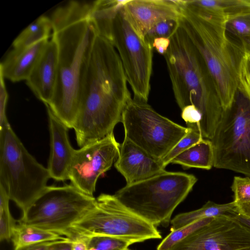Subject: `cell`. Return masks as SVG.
<instances>
[{"instance_id": "18", "label": "cell", "mask_w": 250, "mask_h": 250, "mask_svg": "<svg viewBox=\"0 0 250 250\" xmlns=\"http://www.w3.org/2000/svg\"><path fill=\"white\" fill-rule=\"evenodd\" d=\"M42 40L32 45L13 48L0 64V72L13 82L26 80L48 42Z\"/></svg>"}, {"instance_id": "3", "label": "cell", "mask_w": 250, "mask_h": 250, "mask_svg": "<svg viewBox=\"0 0 250 250\" xmlns=\"http://www.w3.org/2000/svg\"><path fill=\"white\" fill-rule=\"evenodd\" d=\"M226 21L183 7L179 19L205 63L224 110L231 106L238 91V67L243 51L228 37Z\"/></svg>"}, {"instance_id": "35", "label": "cell", "mask_w": 250, "mask_h": 250, "mask_svg": "<svg viewBox=\"0 0 250 250\" xmlns=\"http://www.w3.org/2000/svg\"><path fill=\"white\" fill-rule=\"evenodd\" d=\"M88 237L75 236L72 239V250H87Z\"/></svg>"}, {"instance_id": "39", "label": "cell", "mask_w": 250, "mask_h": 250, "mask_svg": "<svg viewBox=\"0 0 250 250\" xmlns=\"http://www.w3.org/2000/svg\"><path fill=\"white\" fill-rule=\"evenodd\" d=\"M125 250H131V249H129L127 248V249H125Z\"/></svg>"}, {"instance_id": "2", "label": "cell", "mask_w": 250, "mask_h": 250, "mask_svg": "<svg viewBox=\"0 0 250 250\" xmlns=\"http://www.w3.org/2000/svg\"><path fill=\"white\" fill-rule=\"evenodd\" d=\"M164 57L177 104L181 110L189 105L198 109L202 115L198 129L211 140L224 109L202 57L180 24Z\"/></svg>"}, {"instance_id": "16", "label": "cell", "mask_w": 250, "mask_h": 250, "mask_svg": "<svg viewBox=\"0 0 250 250\" xmlns=\"http://www.w3.org/2000/svg\"><path fill=\"white\" fill-rule=\"evenodd\" d=\"M45 106L50 137V151L47 168L51 178L63 181L69 179V171L75 149L69 141V128L47 105Z\"/></svg>"}, {"instance_id": "20", "label": "cell", "mask_w": 250, "mask_h": 250, "mask_svg": "<svg viewBox=\"0 0 250 250\" xmlns=\"http://www.w3.org/2000/svg\"><path fill=\"white\" fill-rule=\"evenodd\" d=\"M239 214L233 201L219 204L208 201L201 208L176 215L170 221L171 230H175L196 221L218 216L232 218Z\"/></svg>"}, {"instance_id": "9", "label": "cell", "mask_w": 250, "mask_h": 250, "mask_svg": "<svg viewBox=\"0 0 250 250\" xmlns=\"http://www.w3.org/2000/svg\"><path fill=\"white\" fill-rule=\"evenodd\" d=\"M125 138L161 160L188 133V128L157 113L146 102L131 98L123 110Z\"/></svg>"}, {"instance_id": "7", "label": "cell", "mask_w": 250, "mask_h": 250, "mask_svg": "<svg viewBox=\"0 0 250 250\" xmlns=\"http://www.w3.org/2000/svg\"><path fill=\"white\" fill-rule=\"evenodd\" d=\"M69 232L73 238L107 235L132 244L162 238L156 227L126 208L114 195L105 193L96 198L93 207L72 225Z\"/></svg>"}, {"instance_id": "36", "label": "cell", "mask_w": 250, "mask_h": 250, "mask_svg": "<svg viewBox=\"0 0 250 250\" xmlns=\"http://www.w3.org/2000/svg\"><path fill=\"white\" fill-rule=\"evenodd\" d=\"M60 240L39 243L24 247L20 250H49L57 242Z\"/></svg>"}, {"instance_id": "10", "label": "cell", "mask_w": 250, "mask_h": 250, "mask_svg": "<svg viewBox=\"0 0 250 250\" xmlns=\"http://www.w3.org/2000/svg\"><path fill=\"white\" fill-rule=\"evenodd\" d=\"M123 8L99 30V35L116 49L134 98L147 102L150 90L153 47L137 34L126 20Z\"/></svg>"}, {"instance_id": "12", "label": "cell", "mask_w": 250, "mask_h": 250, "mask_svg": "<svg viewBox=\"0 0 250 250\" xmlns=\"http://www.w3.org/2000/svg\"><path fill=\"white\" fill-rule=\"evenodd\" d=\"M120 146L112 133L75 149L68 174L71 184L84 193L93 196L99 177L117 159Z\"/></svg>"}, {"instance_id": "8", "label": "cell", "mask_w": 250, "mask_h": 250, "mask_svg": "<svg viewBox=\"0 0 250 250\" xmlns=\"http://www.w3.org/2000/svg\"><path fill=\"white\" fill-rule=\"evenodd\" d=\"M96 198L82 192L73 185L47 186L22 214L19 223L72 237L73 224L94 205Z\"/></svg>"}, {"instance_id": "29", "label": "cell", "mask_w": 250, "mask_h": 250, "mask_svg": "<svg viewBox=\"0 0 250 250\" xmlns=\"http://www.w3.org/2000/svg\"><path fill=\"white\" fill-rule=\"evenodd\" d=\"M87 250H125L132 245L125 240L107 235L88 237Z\"/></svg>"}, {"instance_id": "23", "label": "cell", "mask_w": 250, "mask_h": 250, "mask_svg": "<svg viewBox=\"0 0 250 250\" xmlns=\"http://www.w3.org/2000/svg\"><path fill=\"white\" fill-rule=\"evenodd\" d=\"M52 28L50 18L42 15L18 36L13 42V47H25L48 39Z\"/></svg>"}, {"instance_id": "19", "label": "cell", "mask_w": 250, "mask_h": 250, "mask_svg": "<svg viewBox=\"0 0 250 250\" xmlns=\"http://www.w3.org/2000/svg\"><path fill=\"white\" fill-rule=\"evenodd\" d=\"M182 7L190 12L228 19L250 12V0H182Z\"/></svg>"}, {"instance_id": "30", "label": "cell", "mask_w": 250, "mask_h": 250, "mask_svg": "<svg viewBox=\"0 0 250 250\" xmlns=\"http://www.w3.org/2000/svg\"><path fill=\"white\" fill-rule=\"evenodd\" d=\"M179 26V19H168L154 25L148 32L145 40L151 45L154 39L160 38L170 39Z\"/></svg>"}, {"instance_id": "5", "label": "cell", "mask_w": 250, "mask_h": 250, "mask_svg": "<svg viewBox=\"0 0 250 250\" xmlns=\"http://www.w3.org/2000/svg\"><path fill=\"white\" fill-rule=\"evenodd\" d=\"M197 181L193 174L165 171L117 190L114 195L124 206L156 228L167 227L178 206Z\"/></svg>"}, {"instance_id": "22", "label": "cell", "mask_w": 250, "mask_h": 250, "mask_svg": "<svg viewBox=\"0 0 250 250\" xmlns=\"http://www.w3.org/2000/svg\"><path fill=\"white\" fill-rule=\"evenodd\" d=\"M11 239L14 250H20L26 246L43 242L72 240L66 234L43 229L18 222Z\"/></svg>"}, {"instance_id": "27", "label": "cell", "mask_w": 250, "mask_h": 250, "mask_svg": "<svg viewBox=\"0 0 250 250\" xmlns=\"http://www.w3.org/2000/svg\"><path fill=\"white\" fill-rule=\"evenodd\" d=\"M10 199L3 188L0 186V241L12 239L17 226L9 208Z\"/></svg>"}, {"instance_id": "11", "label": "cell", "mask_w": 250, "mask_h": 250, "mask_svg": "<svg viewBox=\"0 0 250 250\" xmlns=\"http://www.w3.org/2000/svg\"><path fill=\"white\" fill-rule=\"evenodd\" d=\"M210 141L214 167L250 177V99L237 91L231 106L224 110Z\"/></svg>"}, {"instance_id": "21", "label": "cell", "mask_w": 250, "mask_h": 250, "mask_svg": "<svg viewBox=\"0 0 250 250\" xmlns=\"http://www.w3.org/2000/svg\"><path fill=\"white\" fill-rule=\"evenodd\" d=\"M214 149L210 140L203 139L179 154L171 162L184 168L191 167L209 170L213 167Z\"/></svg>"}, {"instance_id": "31", "label": "cell", "mask_w": 250, "mask_h": 250, "mask_svg": "<svg viewBox=\"0 0 250 250\" xmlns=\"http://www.w3.org/2000/svg\"><path fill=\"white\" fill-rule=\"evenodd\" d=\"M238 91L250 99V54L244 50L238 71Z\"/></svg>"}, {"instance_id": "25", "label": "cell", "mask_w": 250, "mask_h": 250, "mask_svg": "<svg viewBox=\"0 0 250 250\" xmlns=\"http://www.w3.org/2000/svg\"><path fill=\"white\" fill-rule=\"evenodd\" d=\"M231 188L238 214L250 218V177L235 176Z\"/></svg>"}, {"instance_id": "37", "label": "cell", "mask_w": 250, "mask_h": 250, "mask_svg": "<svg viewBox=\"0 0 250 250\" xmlns=\"http://www.w3.org/2000/svg\"><path fill=\"white\" fill-rule=\"evenodd\" d=\"M72 240L61 241L55 244L49 250H72Z\"/></svg>"}, {"instance_id": "32", "label": "cell", "mask_w": 250, "mask_h": 250, "mask_svg": "<svg viewBox=\"0 0 250 250\" xmlns=\"http://www.w3.org/2000/svg\"><path fill=\"white\" fill-rule=\"evenodd\" d=\"M8 93L4 83V78L0 72V128L9 123L6 115Z\"/></svg>"}, {"instance_id": "33", "label": "cell", "mask_w": 250, "mask_h": 250, "mask_svg": "<svg viewBox=\"0 0 250 250\" xmlns=\"http://www.w3.org/2000/svg\"><path fill=\"white\" fill-rule=\"evenodd\" d=\"M181 117L186 125L194 124L197 125V128L202 120L201 114L193 105H188L182 109Z\"/></svg>"}, {"instance_id": "34", "label": "cell", "mask_w": 250, "mask_h": 250, "mask_svg": "<svg viewBox=\"0 0 250 250\" xmlns=\"http://www.w3.org/2000/svg\"><path fill=\"white\" fill-rule=\"evenodd\" d=\"M170 44V39L160 38L154 40L152 46L160 54L164 55Z\"/></svg>"}, {"instance_id": "28", "label": "cell", "mask_w": 250, "mask_h": 250, "mask_svg": "<svg viewBox=\"0 0 250 250\" xmlns=\"http://www.w3.org/2000/svg\"><path fill=\"white\" fill-rule=\"evenodd\" d=\"M187 127L188 128L187 134L177 143L165 157L160 160L164 168L170 164L171 161L179 154L204 139L196 125L188 124L187 125Z\"/></svg>"}, {"instance_id": "17", "label": "cell", "mask_w": 250, "mask_h": 250, "mask_svg": "<svg viewBox=\"0 0 250 250\" xmlns=\"http://www.w3.org/2000/svg\"><path fill=\"white\" fill-rule=\"evenodd\" d=\"M57 48L51 39L47 42L39 61L26 80L35 95L45 104L51 101L57 78Z\"/></svg>"}, {"instance_id": "15", "label": "cell", "mask_w": 250, "mask_h": 250, "mask_svg": "<svg viewBox=\"0 0 250 250\" xmlns=\"http://www.w3.org/2000/svg\"><path fill=\"white\" fill-rule=\"evenodd\" d=\"M114 166L124 176L126 184L144 180L166 170L159 160L125 138L120 144Z\"/></svg>"}, {"instance_id": "26", "label": "cell", "mask_w": 250, "mask_h": 250, "mask_svg": "<svg viewBox=\"0 0 250 250\" xmlns=\"http://www.w3.org/2000/svg\"><path fill=\"white\" fill-rule=\"evenodd\" d=\"M213 218L201 219L178 229L171 230L170 232L158 245L156 250H169L176 244L209 223Z\"/></svg>"}, {"instance_id": "1", "label": "cell", "mask_w": 250, "mask_h": 250, "mask_svg": "<svg viewBox=\"0 0 250 250\" xmlns=\"http://www.w3.org/2000/svg\"><path fill=\"white\" fill-rule=\"evenodd\" d=\"M92 2L72 0L56 8L50 19L57 48L56 87L47 105L68 128L77 115L82 85L98 32L91 16Z\"/></svg>"}, {"instance_id": "24", "label": "cell", "mask_w": 250, "mask_h": 250, "mask_svg": "<svg viewBox=\"0 0 250 250\" xmlns=\"http://www.w3.org/2000/svg\"><path fill=\"white\" fill-rule=\"evenodd\" d=\"M226 28L227 31L238 39L242 49L250 54V12L228 19Z\"/></svg>"}, {"instance_id": "6", "label": "cell", "mask_w": 250, "mask_h": 250, "mask_svg": "<svg viewBox=\"0 0 250 250\" xmlns=\"http://www.w3.org/2000/svg\"><path fill=\"white\" fill-rule=\"evenodd\" d=\"M47 168L28 151L9 123L0 128V186L22 214L47 186Z\"/></svg>"}, {"instance_id": "13", "label": "cell", "mask_w": 250, "mask_h": 250, "mask_svg": "<svg viewBox=\"0 0 250 250\" xmlns=\"http://www.w3.org/2000/svg\"><path fill=\"white\" fill-rule=\"evenodd\" d=\"M250 249V230L232 218L218 216L169 250H242Z\"/></svg>"}, {"instance_id": "38", "label": "cell", "mask_w": 250, "mask_h": 250, "mask_svg": "<svg viewBox=\"0 0 250 250\" xmlns=\"http://www.w3.org/2000/svg\"><path fill=\"white\" fill-rule=\"evenodd\" d=\"M232 218L250 230V218L244 217L240 214H238Z\"/></svg>"}, {"instance_id": "4", "label": "cell", "mask_w": 250, "mask_h": 250, "mask_svg": "<svg viewBox=\"0 0 250 250\" xmlns=\"http://www.w3.org/2000/svg\"><path fill=\"white\" fill-rule=\"evenodd\" d=\"M127 83L116 49L99 35L82 85L78 113L121 122L125 107L131 98Z\"/></svg>"}, {"instance_id": "40", "label": "cell", "mask_w": 250, "mask_h": 250, "mask_svg": "<svg viewBox=\"0 0 250 250\" xmlns=\"http://www.w3.org/2000/svg\"><path fill=\"white\" fill-rule=\"evenodd\" d=\"M250 250V249H245V250Z\"/></svg>"}, {"instance_id": "14", "label": "cell", "mask_w": 250, "mask_h": 250, "mask_svg": "<svg viewBox=\"0 0 250 250\" xmlns=\"http://www.w3.org/2000/svg\"><path fill=\"white\" fill-rule=\"evenodd\" d=\"M123 10L128 23L144 40L157 23L179 19L182 15L180 0H128Z\"/></svg>"}]
</instances>
